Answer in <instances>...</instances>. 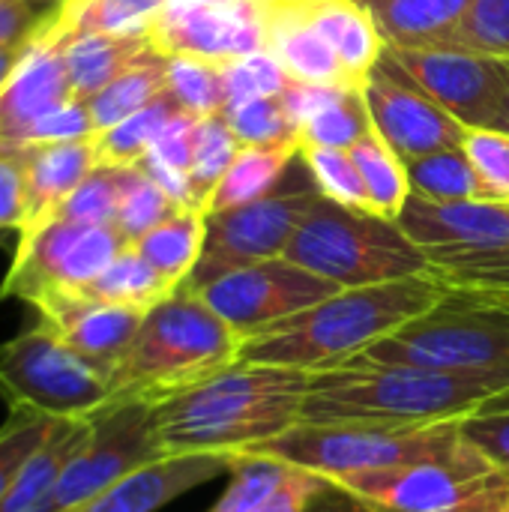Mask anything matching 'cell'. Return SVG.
I'll return each mask as SVG.
<instances>
[{
    "instance_id": "6da1fadb",
    "label": "cell",
    "mask_w": 509,
    "mask_h": 512,
    "mask_svg": "<svg viewBox=\"0 0 509 512\" xmlns=\"http://www.w3.org/2000/svg\"><path fill=\"white\" fill-rule=\"evenodd\" d=\"M309 387V372L237 360L213 378L153 402V429L165 456L258 450L300 423Z\"/></svg>"
},
{
    "instance_id": "7a4b0ae2",
    "label": "cell",
    "mask_w": 509,
    "mask_h": 512,
    "mask_svg": "<svg viewBox=\"0 0 509 512\" xmlns=\"http://www.w3.org/2000/svg\"><path fill=\"white\" fill-rule=\"evenodd\" d=\"M444 297L447 288L429 273L366 288H342L318 306L246 339L240 345V360L309 375L330 372L432 312Z\"/></svg>"
},
{
    "instance_id": "3957f363",
    "label": "cell",
    "mask_w": 509,
    "mask_h": 512,
    "mask_svg": "<svg viewBox=\"0 0 509 512\" xmlns=\"http://www.w3.org/2000/svg\"><path fill=\"white\" fill-rule=\"evenodd\" d=\"M509 399V375H459L420 366H342L312 375L306 423L438 426Z\"/></svg>"
},
{
    "instance_id": "277c9868",
    "label": "cell",
    "mask_w": 509,
    "mask_h": 512,
    "mask_svg": "<svg viewBox=\"0 0 509 512\" xmlns=\"http://www.w3.org/2000/svg\"><path fill=\"white\" fill-rule=\"evenodd\" d=\"M240 336L192 291L156 303L108 378L111 402H162L240 360Z\"/></svg>"
},
{
    "instance_id": "5b68a950",
    "label": "cell",
    "mask_w": 509,
    "mask_h": 512,
    "mask_svg": "<svg viewBox=\"0 0 509 512\" xmlns=\"http://www.w3.org/2000/svg\"><path fill=\"white\" fill-rule=\"evenodd\" d=\"M285 258L339 285L366 288L429 273L426 252L396 219L321 198L294 231Z\"/></svg>"
},
{
    "instance_id": "8992f818",
    "label": "cell",
    "mask_w": 509,
    "mask_h": 512,
    "mask_svg": "<svg viewBox=\"0 0 509 512\" xmlns=\"http://www.w3.org/2000/svg\"><path fill=\"white\" fill-rule=\"evenodd\" d=\"M345 366H420L459 375H509V303L447 291L432 312L414 318Z\"/></svg>"
},
{
    "instance_id": "52a82bcc",
    "label": "cell",
    "mask_w": 509,
    "mask_h": 512,
    "mask_svg": "<svg viewBox=\"0 0 509 512\" xmlns=\"http://www.w3.org/2000/svg\"><path fill=\"white\" fill-rule=\"evenodd\" d=\"M459 423L438 426H381V423H294L279 438L246 453H270L303 471L342 483L357 474L387 471L453 447Z\"/></svg>"
},
{
    "instance_id": "ba28073f",
    "label": "cell",
    "mask_w": 509,
    "mask_h": 512,
    "mask_svg": "<svg viewBox=\"0 0 509 512\" xmlns=\"http://www.w3.org/2000/svg\"><path fill=\"white\" fill-rule=\"evenodd\" d=\"M339 486L375 512H462L509 492V477L462 435L441 453L357 474Z\"/></svg>"
},
{
    "instance_id": "9c48e42d",
    "label": "cell",
    "mask_w": 509,
    "mask_h": 512,
    "mask_svg": "<svg viewBox=\"0 0 509 512\" xmlns=\"http://www.w3.org/2000/svg\"><path fill=\"white\" fill-rule=\"evenodd\" d=\"M0 399L9 411L87 420L111 402L108 381L81 363L42 321L0 345Z\"/></svg>"
},
{
    "instance_id": "30bf717a",
    "label": "cell",
    "mask_w": 509,
    "mask_h": 512,
    "mask_svg": "<svg viewBox=\"0 0 509 512\" xmlns=\"http://www.w3.org/2000/svg\"><path fill=\"white\" fill-rule=\"evenodd\" d=\"M282 183L276 192H270L261 201H252L225 213H207L204 249H201L195 270L180 285L183 291L195 294L225 273L285 255L294 231L324 195L315 186L312 174L309 180H294L285 189Z\"/></svg>"
},
{
    "instance_id": "8fae6325",
    "label": "cell",
    "mask_w": 509,
    "mask_h": 512,
    "mask_svg": "<svg viewBox=\"0 0 509 512\" xmlns=\"http://www.w3.org/2000/svg\"><path fill=\"white\" fill-rule=\"evenodd\" d=\"M126 246L114 225H81L54 216L18 237L0 297L36 306L51 294L84 291Z\"/></svg>"
},
{
    "instance_id": "7c38bea8",
    "label": "cell",
    "mask_w": 509,
    "mask_h": 512,
    "mask_svg": "<svg viewBox=\"0 0 509 512\" xmlns=\"http://www.w3.org/2000/svg\"><path fill=\"white\" fill-rule=\"evenodd\" d=\"M381 63L468 129H495L509 84V60L468 48L384 45Z\"/></svg>"
},
{
    "instance_id": "4fadbf2b",
    "label": "cell",
    "mask_w": 509,
    "mask_h": 512,
    "mask_svg": "<svg viewBox=\"0 0 509 512\" xmlns=\"http://www.w3.org/2000/svg\"><path fill=\"white\" fill-rule=\"evenodd\" d=\"M165 450L153 429L150 402H108L87 417V435L51 495L48 512H69L126 477L129 471L162 459Z\"/></svg>"
},
{
    "instance_id": "5bb4252c",
    "label": "cell",
    "mask_w": 509,
    "mask_h": 512,
    "mask_svg": "<svg viewBox=\"0 0 509 512\" xmlns=\"http://www.w3.org/2000/svg\"><path fill=\"white\" fill-rule=\"evenodd\" d=\"M336 291L342 288L279 255L225 273L195 294L240 336V342H246L273 324L318 306Z\"/></svg>"
},
{
    "instance_id": "9a60e30c",
    "label": "cell",
    "mask_w": 509,
    "mask_h": 512,
    "mask_svg": "<svg viewBox=\"0 0 509 512\" xmlns=\"http://www.w3.org/2000/svg\"><path fill=\"white\" fill-rule=\"evenodd\" d=\"M273 0H204L180 12H162L150 30L162 54H186L228 63L267 48Z\"/></svg>"
},
{
    "instance_id": "2e32d148",
    "label": "cell",
    "mask_w": 509,
    "mask_h": 512,
    "mask_svg": "<svg viewBox=\"0 0 509 512\" xmlns=\"http://www.w3.org/2000/svg\"><path fill=\"white\" fill-rule=\"evenodd\" d=\"M363 99L372 129L402 162L465 144L468 126L393 75L381 60L363 84Z\"/></svg>"
},
{
    "instance_id": "e0dca14e",
    "label": "cell",
    "mask_w": 509,
    "mask_h": 512,
    "mask_svg": "<svg viewBox=\"0 0 509 512\" xmlns=\"http://www.w3.org/2000/svg\"><path fill=\"white\" fill-rule=\"evenodd\" d=\"M33 309L39 312L42 324L51 327L54 336L105 381L114 375V369L126 357L147 315L141 309L93 300L81 291L42 297Z\"/></svg>"
},
{
    "instance_id": "ac0fdd59",
    "label": "cell",
    "mask_w": 509,
    "mask_h": 512,
    "mask_svg": "<svg viewBox=\"0 0 509 512\" xmlns=\"http://www.w3.org/2000/svg\"><path fill=\"white\" fill-rule=\"evenodd\" d=\"M69 72L60 54L57 36L48 33V24L24 48L18 66L0 87V147L18 144V138L45 114L72 102Z\"/></svg>"
},
{
    "instance_id": "d6986e66",
    "label": "cell",
    "mask_w": 509,
    "mask_h": 512,
    "mask_svg": "<svg viewBox=\"0 0 509 512\" xmlns=\"http://www.w3.org/2000/svg\"><path fill=\"white\" fill-rule=\"evenodd\" d=\"M396 222L423 252L509 246V201H429L408 195Z\"/></svg>"
},
{
    "instance_id": "ffe728a7",
    "label": "cell",
    "mask_w": 509,
    "mask_h": 512,
    "mask_svg": "<svg viewBox=\"0 0 509 512\" xmlns=\"http://www.w3.org/2000/svg\"><path fill=\"white\" fill-rule=\"evenodd\" d=\"M228 474V456L177 453L147 462L69 512H159L180 495Z\"/></svg>"
},
{
    "instance_id": "44dd1931",
    "label": "cell",
    "mask_w": 509,
    "mask_h": 512,
    "mask_svg": "<svg viewBox=\"0 0 509 512\" xmlns=\"http://www.w3.org/2000/svg\"><path fill=\"white\" fill-rule=\"evenodd\" d=\"M15 150H21L24 165H27V225L21 234L54 219L63 201L99 165L93 138L72 141V144L15 147Z\"/></svg>"
},
{
    "instance_id": "7402d4cb",
    "label": "cell",
    "mask_w": 509,
    "mask_h": 512,
    "mask_svg": "<svg viewBox=\"0 0 509 512\" xmlns=\"http://www.w3.org/2000/svg\"><path fill=\"white\" fill-rule=\"evenodd\" d=\"M396 48H453L474 0H357Z\"/></svg>"
},
{
    "instance_id": "603a6c76",
    "label": "cell",
    "mask_w": 509,
    "mask_h": 512,
    "mask_svg": "<svg viewBox=\"0 0 509 512\" xmlns=\"http://www.w3.org/2000/svg\"><path fill=\"white\" fill-rule=\"evenodd\" d=\"M267 48L279 57V63L285 66L291 81L348 84L336 51L318 33V27L309 21L303 0H273Z\"/></svg>"
},
{
    "instance_id": "cb8c5ba5",
    "label": "cell",
    "mask_w": 509,
    "mask_h": 512,
    "mask_svg": "<svg viewBox=\"0 0 509 512\" xmlns=\"http://www.w3.org/2000/svg\"><path fill=\"white\" fill-rule=\"evenodd\" d=\"M309 21L336 51L345 81L363 87L384 54V36L357 0H303Z\"/></svg>"
},
{
    "instance_id": "d4e9b609",
    "label": "cell",
    "mask_w": 509,
    "mask_h": 512,
    "mask_svg": "<svg viewBox=\"0 0 509 512\" xmlns=\"http://www.w3.org/2000/svg\"><path fill=\"white\" fill-rule=\"evenodd\" d=\"M57 42H60L66 72H69L72 93L75 99H84V102L96 96L105 84H111L120 72H126L132 63L156 51L150 36L78 33V36H57Z\"/></svg>"
},
{
    "instance_id": "484cf974",
    "label": "cell",
    "mask_w": 509,
    "mask_h": 512,
    "mask_svg": "<svg viewBox=\"0 0 509 512\" xmlns=\"http://www.w3.org/2000/svg\"><path fill=\"white\" fill-rule=\"evenodd\" d=\"M297 156H300V144H273V147L249 144V147H240L231 168L225 171V177L213 189L204 213H225V210H237L243 204L267 198L270 192L279 189V183L285 180V174Z\"/></svg>"
},
{
    "instance_id": "4316f807",
    "label": "cell",
    "mask_w": 509,
    "mask_h": 512,
    "mask_svg": "<svg viewBox=\"0 0 509 512\" xmlns=\"http://www.w3.org/2000/svg\"><path fill=\"white\" fill-rule=\"evenodd\" d=\"M87 435V420H60L48 441L18 474L15 486L3 495L0 512H48L51 495L60 483L63 468L75 456Z\"/></svg>"
},
{
    "instance_id": "83f0119b",
    "label": "cell",
    "mask_w": 509,
    "mask_h": 512,
    "mask_svg": "<svg viewBox=\"0 0 509 512\" xmlns=\"http://www.w3.org/2000/svg\"><path fill=\"white\" fill-rule=\"evenodd\" d=\"M168 0H72L48 21L54 36H150Z\"/></svg>"
},
{
    "instance_id": "f1b7e54d",
    "label": "cell",
    "mask_w": 509,
    "mask_h": 512,
    "mask_svg": "<svg viewBox=\"0 0 509 512\" xmlns=\"http://www.w3.org/2000/svg\"><path fill=\"white\" fill-rule=\"evenodd\" d=\"M204 234H207V213L186 207V210H177L162 225H156L153 231H147L132 246L162 279L180 288L201 258Z\"/></svg>"
},
{
    "instance_id": "f546056e",
    "label": "cell",
    "mask_w": 509,
    "mask_h": 512,
    "mask_svg": "<svg viewBox=\"0 0 509 512\" xmlns=\"http://www.w3.org/2000/svg\"><path fill=\"white\" fill-rule=\"evenodd\" d=\"M165 66H168V54H162L156 48L147 57H141L138 63H132L126 72H120L96 96H90L87 108H90L96 132L126 120L129 114H135L144 105H150L153 99H159L168 90Z\"/></svg>"
},
{
    "instance_id": "4dcf8cb0",
    "label": "cell",
    "mask_w": 509,
    "mask_h": 512,
    "mask_svg": "<svg viewBox=\"0 0 509 512\" xmlns=\"http://www.w3.org/2000/svg\"><path fill=\"white\" fill-rule=\"evenodd\" d=\"M177 288L162 279L141 255L135 246H126L81 294L102 300V303H114V306H129V309H141L150 312L156 303H162L165 297H171Z\"/></svg>"
},
{
    "instance_id": "1f68e13d",
    "label": "cell",
    "mask_w": 509,
    "mask_h": 512,
    "mask_svg": "<svg viewBox=\"0 0 509 512\" xmlns=\"http://www.w3.org/2000/svg\"><path fill=\"white\" fill-rule=\"evenodd\" d=\"M351 159L360 171L363 189H366V201L369 210L387 219H396L411 195L408 186V174H405V162L384 144V138L369 129L351 150Z\"/></svg>"
},
{
    "instance_id": "d6a6232c",
    "label": "cell",
    "mask_w": 509,
    "mask_h": 512,
    "mask_svg": "<svg viewBox=\"0 0 509 512\" xmlns=\"http://www.w3.org/2000/svg\"><path fill=\"white\" fill-rule=\"evenodd\" d=\"M408 186L411 195L429 198V201H471V198H486L483 180L462 147L426 153L417 159L405 162Z\"/></svg>"
},
{
    "instance_id": "836d02e7",
    "label": "cell",
    "mask_w": 509,
    "mask_h": 512,
    "mask_svg": "<svg viewBox=\"0 0 509 512\" xmlns=\"http://www.w3.org/2000/svg\"><path fill=\"white\" fill-rule=\"evenodd\" d=\"M177 111H183V108L165 90L159 99H153L141 111L129 114L126 120H120L102 132H96L93 144H96L99 162L102 165H135L153 147V141L159 138V132L168 126V120Z\"/></svg>"
},
{
    "instance_id": "e575fe53",
    "label": "cell",
    "mask_w": 509,
    "mask_h": 512,
    "mask_svg": "<svg viewBox=\"0 0 509 512\" xmlns=\"http://www.w3.org/2000/svg\"><path fill=\"white\" fill-rule=\"evenodd\" d=\"M240 141L231 132L225 114H210V117H198V129H195V150H192V165H189V183H192V195L195 204L204 210L213 189L219 186V180L225 177V171L231 168L234 156L240 153Z\"/></svg>"
},
{
    "instance_id": "d590c367",
    "label": "cell",
    "mask_w": 509,
    "mask_h": 512,
    "mask_svg": "<svg viewBox=\"0 0 509 512\" xmlns=\"http://www.w3.org/2000/svg\"><path fill=\"white\" fill-rule=\"evenodd\" d=\"M168 78V93L171 99L195 114V117H210V114H225V78H222V63L186 57V54H168L165 66Z\"/></svg>"
},
{
    "instance_id": "8d00e7d4",
    "label": "cell",
    "mask_w": 509,
    "mask_h": 512,
    "mask_svg": "<svg viewBox=\"0 0 509 512\" xmlns=\"http://www.w3.org/2000/svg\"><path fill=\"white\" fill-rule=\"evenodd\" d=\"M177 210L183 207H177L138 165H126L114 228L129 246L141 240L147 231H153L156 225H162L165 219H171Z\"/></svg>"
},
{
    "instance_id": "74e56055",
    "label": "cell",
    "mask_w": 509,
    "mask_h": 512,
    "mask_svg": "<svg viewBox=\"0 0 509 512\" xmlns=\"http://www.w3.org/2000/svg\"><path fill=\"white\" fill-rule=\"evenodd\" d=\"M225 120L243 147L249 144H300V129L288 117L282 96H261L225 108Z\"/></svg>"
},
{
    "instance_id": "f35d334b",
    "label": "cell",
    "mask_w": 509,
    "mask_h": 512,
    "mask_svg": "<svg viewBox=\"0 0 509 512\" xmlns=\"http://www.w3.org/2000/svg\"><path fill=\"white\" fill-rule=\"evenodd\" d=\"M126 165H96L57 210L60 219L81 225H114Z\"/></svg>"
},
{
    "instance_id": "ab89813d",
    "label": "cell",
    "mask_w": 509,
    "mask_h": 512,
    "mask_svg": "<svg viewBox=\"0 0 509 512\" xmlns=\"http://www.w3.org/2000/svg\"><path fill=\"white\" fill-rule=\"evenodd\" d=\"M60 420L36 411H9V420L0 426V501L15 486L24 465L48 441Z\"/></svg>"
},
{
    "instance_id": "60d3db41",
    "label": "cell",
    "mask_w": 509,
    "mask_h": 512,
    "mask_svg": "<svg viewBox=\"0 0 509 512\" xmlns=\"http://www.w3.org/2000/svg\"><path fill=\"white\" fill-rule=\"evenodd\" d=\"M222 78H225V108L261 96H282V90L291 81V75L285 72V66L270 48L222 63Z\"/></svg>"
},
{
    "instance_id": "b9f144b4",
    "label": "cell",
    "mask_w": 509,
    "mask_h": 512,
    "mask_svg": "<svg viewBox=\"0 0 509 512\" xmlns=\"http://www.w3.org/2000/svg\"><path fill=\"white\" fill-rule=\"evenodd\" d=\"M369 129H372V120H369V108L363 99V87H360L348 93V99L321 111L300 129V150L306 147L351 150Z\"/></svg>"
},
{
    "instance_id": "7bdbcfd3",
    "label": "cell",
    "mask_w": 509,
    "mask_h": 512,
    "mask_svg": "<svg viewBox=\"0 0 509 512\" xmlns=\"http://www.w3.org/2000/svg\"><path fill=\"white\" fill-rule=\"evenodd\" d=\"M315 186L321 195L333 204L354 207V210H369L366 189L360 180V171L351 159L348 150H330V147H306L300 150ZM372 213V210H369Z\"/></svg>"
},
{
    "instance_id": "ee69618b",
    "label": "cell",
    "mask_w": 509,
    "mask_h": 512,
    "mask_svg": "<svg viewBox=\"0 0 509 512\" xmlns=\"http://www.w3.org/2000/svg\"><path fill=\"white\" fill-rule=\"evenodd\" d=\"M453 48L509 60V0H474Z\"/></svg>"
},
{
    "instance_id": "f6af8a7d",
    "label": "cell",
    "mask_w": 509,
    "mask_h": 512,
    "mask_svg": "<svg viewBox=\"0 0 509 512\" xmlns=\"http://www.w3.org/2000/svg\"><path fill=\"white\" fill-rule=\"evenodd\" d=\"M465 150L483 180L489 201H509V135L498 129H468Z\"/></svg>"
},
{
    "instance_id": "bcb514c9",
    "label": "cell",
    "mask_w": 509,
    "mask_h": 512,
    "mask_svg": "<svg viewBox=\"0 0 509 512\" xmlns=\"http://www.w3.org/2000/svg\"><path fill=\"white\" fill-rule=\"evenodd\" d=\"M96 135L90 108L84 99H72L60 105L57 111L45 114L36 120L12 147H45V144H72V141H87Z\"/></svg>"
},
{
    "instance_id": "7dc6e473",
    "label": "cell",
    "mask_w": 509,
    "mask_h": 512,
    "mask_svg": "<svg viewBox=\"0 0 509 512\" xmlns=\"http://www.w3.org/2000/svg\"><path fill=\"white\" fill-rule=\"evenodd\" d=\"M27 225V165L21 150L0 147V231L21 234Z\"/></svg>"
},
{
    "instance_id": "c3c4849f",
    "label": "cell",
    "mask_w": 509,
    "mask_h": 512,
    "mask_svg": "<svg viewBox=\"0 0 509 512\" xmlns=\"http://www.w3.org/2000/svg\"><path fill=\"white\" fill-rule=\"evenodd\" d=\"M462 435L509 477V408H483L462 420Z\"/></svg>"
},
{
    "instance_id": "681fc988",
    "label": "cell",
    "mask_w": 509,
    "mask_h": 512,
    "mask_svg": "<svg viewBox=\"0 0 509 512\" xmlns=\"http://www.w3.org/2000/svg\"><path fill=\"white\" fill-rule=\"evenodd\" d=\"M360 87L351 84H309V81H288V87L282 90V105L288 111V117L294 120L297 129H303L312 117H318L321 111L339 105L342 99H348V93H354Z\"/></svg>"
},
{
    "instance_id": "f907efd6",
    "label": "cell",
    "mask_w": 509,
    "mask_h": 512,
    "mask_svg": "<svg viewBox=\"0 0 509 512\" xmlns=\"http://www.w3.org/2000/svg\"><path fill=\"white\" fill-rule=\"evenodd\" d=\"M57 12L33 0H0V48H24Z\"/></svg>"
},
{
    "instance_id": "816d5d0a",
    "label": "cell",
    "mask_w": 509,
    "mask_h": 512,
    "mask_svg": "<svg viewBox=\"0 0 509 512\" xmlns=\"http://www.w3.org/2000/svg\"><path fill=\"white\" fill-rule=\"evenodd\" d=\"M330 486L327 477H318L312 471H303L294 465L291 477L273 492L267 495L261 504L249 507L246 512H312L315 510V501L318 495Z\"/></svg>"
},
{
    "instance_id": "f5cc1de1",
    "label": "cell",
    "mask_w": 509,
    "mask_h": 512,
    "mask_svg": "<svg viewBox=\"0 0 509 512\" xmlns=\"http://www.w3.org/2000/svg\"><path fill=\"white\" fill-rule=\"evenodd\" d=\"M195 129H198V117L189 114V111H177L168 126L159 132V138L153 141V147L147 150L153 159L171 165V168H180V171H189L192 165V150H195Z\"/></svg>"
},
{
    "instance_id": "db71d44e",
    "label": "cell",
    "mask_w": 509,
    "mask_h": 512,
    "mask_svg": "<svg viewBox=\"0 0 509 512\" xmlns=\"http://www.w3.org/2000/svg\"><path fill=\"white\" fill-rule=\"evenodd\" d=\"M24 48H27V45H24ZM24 48H0V87L6 84V78H9V75H12V69L18 66V60H21Z\"/></svg>"
},
{
    "instance_id": "11a10c76",
    "label": "cell",
    "mask_w": 509,
    "mask_h": 512,
    "mask_svg": "<svg viewBox=\"0 0 509 512\" xmlns=\"http://www.w3.org/2000/svg\"><path fill=\"white\" fill-rule=\"evenodd\" d=\"M509 504V492L504 495H495V498H486V501H480V504H474V507H468V510L462 512H504Z\"/></svg>"
},
{
    "instance_id": "9f6ffc18",
    "label": "cell",
    "mask_w": 509,
    "mask_h": 512,
    "mask_svg": "<svg viewBox=\"0 0 509 512\" xmlns=\"http://www.w3.org/2000/svg\"><path fill=\"white\" fill-rule=\"evenodd\" d=\"M495 129H498V132H507L509 135V84H507V96H504V108H501V117H498Z\"/></svg>"
},
{
    "instance_id": "6f0895ef",
    "label": "cell",
    "mask_w": 509,
    "mask_h": 512,
    "mask_svg": "<svg viewBox=\"0 0 509 512\" xmlns=\"http://www.w3.org/2000/svg\"><path fill=\"white\" fill-rule=\"evenodd\" d=\"M204 0H168L162 12H180V9H189V6H198Z\"/></svg>"
},
{
    "instance_id": "680465c9",
    "label": "cell",
    "mask_w": 509,
    "mask_h": 512,
    "mask_svg": "<svg viewBox=\"0 0 509 512\" xmlns=\"http://www.w3.org/2000/svg\"><path fill=\"white\" fill-rule=\"evenodd\" d=\"M33 3H39V6H45V9H51V12H57V9H63L66 3H72V0H33Z\"/></svg>"
},
{
    "instance_id": "91938a15",
    "label": "cell",
    "mask_w": 509,
    "mask_h": 512,
    "mask_svg": "<svg viewBox=\"0 0 509 512\" xmlns=\"http://www.w3.org/2000/svg\"><path fill=\"white\" fill-rule=\"evenodd\" d=\"M504 512H509V504H507V510H504Z\"/></svg>"
},
{
    "instance_id": "94428289",
    "label": "cell",
    "mask_w": 509,
    "mask_h": 512,
    "mask_svg": "<svg viewBox=\"0 0 509 512\" xmlns=\"http://www.w3.org/2000/svg\"><path fill=\"white\" fill-rule=\"evenodd\" d=\"M372 512H375V510H372Z\"/></svg>"
}]
</instances>
